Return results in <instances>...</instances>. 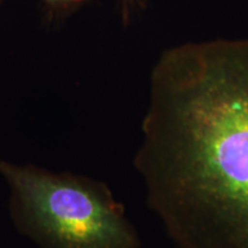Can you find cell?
Instances as JSON below:
<instances>
[{"label": "cell", "mask_w": 248, "mask_h": 248, "mask_svg": "<svg viewBox=\"0 0 248 248\" xmlns=\"http://www.w3.org/2000/svg\"><path fill=\"white\" fill-rule=\"evenodd\" d=\"M135 168L178 248H248V37L167 49Z\"/></svg>", "instance_id": "6da1fadb"}, {"label": "cell", "mask_w": 248, "mask_h": 248, "mask_svg": "<svg viewBox=\"0 0 248 248\" xmlns=\"http://www.w3.org/2000/svg\"><path fill=\"white\" fill-rule=\"evenodd\" d=\"M15 228L42 248H139L135 226L100 181L0 161Z\"/></svg>", "instance_id": "7a4b0ae2"}, {"label": "cell", "mask_w": 248, "mask_h": 248, "mask_svg": "<svg viewBox=\"0 0 248 248\" xmlns=\"http://www.w3.org/2000/svg\"><path fill=\"white\" fill-rule=\"evenodd\" d=\"M43 1L53 9H67L71 6L79 4L83 0H43Z\"/></svg>", "instance_id": "3957f363"}, {"label": "cell", "mask_w": 248, "mask_h": 248, "mask_svg": "<svg viewBox=\"0 0 248 248\" xmlns=\"http://www.w3.org/2000/svg\"><path fill=\"white\" fill-rule=\"evenodd\" d=\"M135 0H121L122 2V8H123V17L124 20H126L129 16V11H130V6L132 5V2Z\"/></svg>", "instance_id": "277c9868"}]
</instances>
